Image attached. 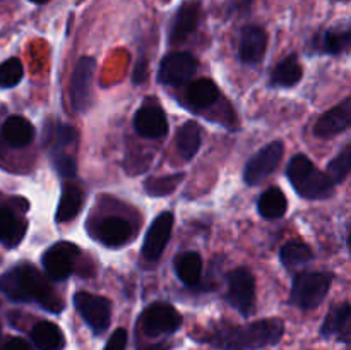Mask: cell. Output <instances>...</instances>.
Wrapping results in <instances>:
<instances>
[{
  "label": "cell",
  "instance_id": "obj_1",
  "mask_svg": "<svg viewBox=\"0 0 351 350\" xmlns=\"http://www.w3.org/2000/svg\"><path fill=\"white\" fill-rule=\"evenodd\" d=\"M283 333L285 323L278 318H269L243 326H216L202 342L218 350H261L280 342Z\"/></svg>",
  "mask_w": 351,
  "mask_h": 350
},
{
  "label": "cell",
  "instance_id": "obj_2",
  "mask_svg": "<svg viewBox=\"0 0 351 350\" xmlns=\"http://www.w3.org/2000/svg\"><path fill=\"white\" fill-rule=\"evenodd\" d=\"M0 292L14 302H38L55 314L64 307V302L55 295L50 283L29 263H21L5 271L0 277Z\"/></svg>",
  "mask_w": 351,
  "mask_h": 350
},
{
  "label": "cell",
  "instance_id": "obj_3",
  "mask_svg": "<svg viewBox=\"0 0 351 350\" xmlns=\"http://www.w3.org/2000/svg\"><path fill=\"white\" fill-rule=\"evenodd\" d=\"M287 177L295 192L304 199L319 201L335 194V182L328 174L319 170L314 161L305 154H295L287 167Z\"/></svg>",
  "mask_w": 351,
  "mask_h": 350
},
{
  "label": "cell",
  "instance_id": "obj_4",
  "mask_svg": "<svg viewBox=\"0 0 351 350\" xmlns=\"http://www.w3.org/2000/svg\"><path fill=\"white\" fill-rule=\"evenodd\" d=\"M332 275L326 271H300L293 277L290 304L304 311L321 305L331 287Z\"/></svg>",
  "mask_w": 351,
  "mask_h": 350
},
{
  "label": "cell",
  "instance_id": "obj_5",
  "mask_svg": "<svg viewBox=\"0 0 351 350\" xmlns=\"http://www.w3.org/2000/svg\"><path fill=\"white\" fill-rule=\"evenodd\" d=\"M226 302L242 316H250L256 305V278L249 268H235L226 275Z\"/></svg>",
  "mask_w": 351,
  "mask_h": 350
},
{
  "label": "cell",
  "instance_id": "obj_6",
  "mask_svg": "<svg viewBox=\"0 0 351 350\" xmlns=\"http://www.w3.org/2000/svg\"><path fill=\"white\" fill-rule=\"evenodd\" d=\"M74 305L95 335H101L108 329L112 319V304L108 299L89 292H77L74 295Z\"/></svg>",
  "mask_w": 351,
  "mask_h": 350
},
{
  "label": "cell",
  "instance_id": "obj_7",
  "mask_svg": "<svg viewBox=\"0 0 351 350\" xmlns=\"http://www.w3.org/2000/svg\"><path fill=\"white\" fill-rule=\"evenodd\" d=\"M182 326V316L173 305L165 304V302H154L141 318V328L144 335L160 336L175 333Z\"/></svg>",
  "mask_w": 351,
  "mask_h": 350
},
{
  "label": "cell",
  "instance_id": "obj_8",
  "mask_svg": "<svg viewBox=\"0 0 351 350\" xmlns=\"http://www.w3.org/2000/svg\"><path fill=\"white\" fill-rule=\"evenodd\" d=\"M285 154V144L281 141H273V143L266 144L263 150L257 151L249 161H247L245 168H243V178L249 185H257L273 174L278 168L280 161L283 160Z\"/></svg>",
  "mask_w": 351,
  "mask_h": 350
},
{
  "label": "cell",
  "instance_id": "obj_9",
  "mask_svg": "<svg viewBox=\"0 0 351 350\" xmlns=\"http://www.w3.org/2000/svg\"><path fill=\"white\" fill-rule=\"evenodd\" d=\"M96 72V60L93 57H81L72 71L71 102L75 112H86L91 105L93 79Z\"/></svg>",
  "mask_w": 351,
  "mask_h": 350
},
{
  "label": "cell",
  "instance_id": "obj_10",
  "mask_svg": "<svg viewBox=\"0 0 351 350\" xmlns=\"http://www.w3.org/2000/svg\"><path fill=\"white\" fill-rule=\"evenodd\" d=\"M197 71V60L189 51H173L161 60L158 81L167 86L185 84Z\"/></svg>",
  "mask_w": 351,
  "mask_h": 350
},
{
  "label": "cell",
  "instance_id": "obj_11",
  "mask_svg": "<svg viewBox=\"0 0 351 350\" xmlns=\"http://www.w3.org/2000/svg\"><path fill=\"white\" fill-rule=\"evenodd\" d=\"M79 247L72 242H57L45 250L43 263L45 271L48 277L55 281H62L71 277L74 270V263L79 256Z\"/></svg>",
  "mask_w": 351,
  "mask_h": 350
},
{
  "label": "cell",
  "instance_id": "obj_12",
  "mask_svg": "<svg viewBox=\"0 0 351 350\" xmlns=\"http://www.w3.org/2000/svg\"><path fill=\"white\" fill-rule=\"evenodd\" d=\"M175 216L173 213L165 211L160 216H156L153 223H151L149 230H147L146 237H144L143 244V257L146 261H158L161 257V254L165 253V247H167L168 240H170L171 230H173Z\"/></svg>",
  "mask_w": 351,
  "mask_h": 350
},
{
  "label": "cell",
  "instance_id": "obj_13",
  "mask_svg": "<svg viewBox=\"0 0 351 350\" xmlns=\"http://www.w3.org/2000/svg\"><path fill=\"white\" fill-rule=\"evenodd\" d=\"M201 9V0H184V2H182V5L178 7L177 12H175L173 19H171L170 33H168L170 43H182V41L187 40V38L197 30Z\"/></svg>",
  "mask_w": 351,
  "mask_h": 350
},
{
  "label": "cell",
  "instance_id": "obj_14",
  "mask_svg": "<svg viewBox=\"0 0 351 350\" xmlns=\"http://www.w3.org/2000/svg\"><path fill=\"white\" fill-rule=\"evenodd\" d=\"M134 127L137 134L147 139H160L168 134V120L161 105L144 103L134 117Z\"/></svg>",
  "mask_w": 351,
  "mask_h": 350
},
{
  "label": "cell",
  "instance_id": "obj_15",
  "mask_svg": "<svg viewBox=\"0 0 351 350\" xmlns=\"http://www.w3.org/2000/svg\"><path fill=\"white\" fill-rule=\"evenodd\" d=\"M351 126V100L345 98L341 103L319 117L314 126V136L321 139H329L336 134L343 132Z\"/></svg>",
  "mask_w": 351,
  "mask_h": 350
},
{
  "label": "cell",
  "instance_id": "obj_16",
  "mask_svg": "<svg viewBox=\"0 0 351 350\" xmlns=\"http://www.w3.org/2000/svg\"><path fill=\"white\" fill-rule=\"evenodd\" d=\"M267 47V34L257 24H247L240 31L239 58L243 64H257L263 60Z\"/></svg>",
  "mask_w": 351,
  "mask_h": 350
},
{
  "label": "cell",
  "instance_id": "obj_17",
  "mask_svg": "<svg viewBox=\"0 0 351 350\" xmlns=\"http://www.w3.org/2000/svg\"><path fill=\"white\" fill-rule=\"evenodd\" d=\"M351 45V30L350 26L345 27H331V30H322L312 40V48L319 54L339 55L346 51Z\"/></svg>",
  "mask_w": 351,
  "mask_h": 350
},
{
  "label": "cell",
  "instance_id": "obj_18",
  "mask_svg": "<svg viewBox=\"0 0 351 350\" xmlns=\"http://www.w3.org/2000/svg\"><path fill=\"white\" fill-rule=\"evenodd\" d=\"M27 223L14 209L0 206V244L5 247H17L26 235Z\"/></svg>",
  "mask_w": 351,
  "mask_h": 350
},
{
  "label": "cell",
  "instance_id": "obj_19",
  "mask_svg": "<svg viewBox=\"0 0 351 350\" xmlns=\"http://www.w3.org/2000/svg\"><path fill=\"white\" fill-rule=\"evenodd\" d=\"M132 235L134 229L130 222L120 218V216H108L98 226V239L106 246H123L125 242H129Z\"/></svg>",
  "mask_w": 351,
  "mask_h": 350
},
{
  "label": "cell",
  "instance_id": "obj_20",
  "mask_svg": "<svg viewBox=\"0 0 351 350\" xmlns=\"http://www.w3.org/2000/svg\"><path fill=\"white\" fill-rule=\"evenodd\" d=\"M2 137L9 146L24 148L33 143L34 127L27 119L21 115H12L3 122Z\"/></svg>",
  "mask_w": 351,
  "mask_h": 350
},
{
  "label": "cell",
  "instance_id": "obj_21",
  "mask_svg": "<svg viewBox=\"0 0 351 350\" xmlns=\"http://www.w3.org/2000/svg\"><path fill=\"white\" fill-rule=\"evenodd\" d=\"M82 205H84V191L77 184H65L55 220L58 223L71 222V220H74L79 215V211L82 209Z\"/></svg>",
  "mask_w": 351,
  "mask_h": 350
},
{
  "label": "cell",
  "instance_id": "obj_22",
  "mask_svg": "<svg viewBox=\"0 0 351 350\" xmlns=\"http://www.w3.org/2000/svg\"><path fill=\"white\" fill-rule=\"evenodd\" d=\"M302 75H304V69L298 62V57L290 55L274 67L273 74H271V86L273 88H293L300 82Z\"/></svg>",
  "mask_w": 351,
  "mask_h": 350
},
{
  "label": "cell",
  "instance_id": "obj_23",
  "mask_svg": "<svg viewBox=\"0 0 351 350\" xmlns=\"http://www.w3.org/2000/svg\"><path fill=\"white\" fill-rule=\"evenodd\" d=\"M31 340L38 350H62L64 349V335L55 323L40 321L31 329Z\"/></svg>",
  "mask_w": 351,
  "mask_h": 350
},
{
  "label": "cell",
  "instance_id": "obj_24",
  "mask_svg": "<svg viewBox=\"0 0 351 350\" xmlns=\"http://www.w3.org/2000/svg\"><path fill=\"white\" fill-rule=\"evenodd\" d=\"M175 273L178 280L187 287H194L199 283L202 275V259L197 253H182L175 259Z\"/></svg>",
  "mask_w": 351,
  "mask_h": 350
},
{
  "label": "cell",
  "instance_id": "obj_25",
  "mask_svg": "<svg viewBox=\"0 0 351 350\" xmlns=\"http://www.w3.org/2000/svg\"><path fill=\"white\" fill-rule=\"evenodd\" d=\"M257 209H259V215L266 220L281 218L287 215L288 209L287 196L280 187H269L261 194L259 201H257Z\"/></svg>",
  "mask_w": 351,
  "mask_h": 350
},
{
  "label": "cell",
  "instance_id": "obj_26",
  "mask_svg": "<svg viewBox=\"0 0 351 350\" xmlns=\"http://www.w3.org/2000/svg\"><path fill=\"white\" fill-rule=\"evenodd\" d=\"M351 307L348 302L335 305L329 309L328 316H326L324 323L321 326V335L324 338H332V336H339L341 333L348 335V321H350Z\"/></svg>",
  "mask_w": 351,
  "mask_h": 350
},
{
  "label": "cell",
  "instance_id": "obj_27",
  "mask_svg": "<svg viewBox=\"0 0 351 350\" xmlns=\"http://www.w3.org/2000/svg\"><path fill=\"white\" fill-rule=\"evenodd\" d=\"M199 148H201V127L197 122L191 120V122L184 124L177 132L178 154L185 161H191L197 154Z\"/></svg>",
  "mask_w": 351,
  "mask_h": 350
},
{
  "label": "cell",
  "instance_id": "obj_28",
  "mask_svg": "<svg viewBox=\"0 0 351 350\" xmlns=\"http://www.w3.org/2000/svg\"><path fill=\"white\" fill-rule=\"evenodd\" d=\"M219 89L211 79L201 78L191 82L187 88V102L197 108H208L218 100Z\"/></svg>",
  "mask_w": 351,
  "mask_h": 350
},
{
  "label": "cell",
  "instance_id": "obj_29",
  "mask_svg": "<svg viewBox=\"0 0 351 350\" xmlns=\"http://www.w3.org/2000/svg\"><path fill=\"white\" fill-rule=\"evenodd\" d=\"M280 259L283 266L287 268H297L304 266V264L311 263L314 259V253L311 247L302 240H288L280 250Z\"/></svg>",
  "mask_w": 351,
  "mask_h": 350
},
{
  "label": "cell",
  "instance_id": "obj_30",
  "mask_svg": "<svg viewBox=\"0 0 351 350\" xmlns=\"http://www.w3.org/2000/svg\"><path fill=\"white\" fill-rule=\"evenodd\" d=\"M184 180V174L175 175H163V177H149L144 182V189L153 198H163V196L171 194L175 189Z\"/></svg>",
  "mask_w": 351,
  "mask_h": 350
},
{
  "label": "cell",
  "instance_id": "obj_31",
  "mask_svg": "<svg viewBox=\"0 0 351 350\" xmlns=\"http://www.w3.org/2000/svg\"><path fill=\"white\" fill-rule=\"evenodd\" d=\"M351 168V146L346 144L328 165V177L331 178L335 184H341L346 180V177L350 175Z\"/></svg>",
  "mask_w": 351,
  "mask_h": 350
},
{
  "label": "cell",
  "instance_id": "obj_32",
  "mask_svg": "<svg viewBox=\"0 0 351 350\" xmlns=\"http://www.w3.org/2000/svg\"><path fill=\"white\" fill-rule=\"evenodd\" d=\"M24 75V67L19 58L12 57L0 65V88L9 89L21 82Z\"/></svg>",
  "mask_w": 351,
  "mask_h": 350
},
{
  "label": "cell",
  "instance_id": "obj_33",
  "mask_svg": "<svg viewBox=\"0 0 351 350\" xmlns=\"http://www.w3.org/2000/svg\"><path fill=\"white\" fill-rule=\"evenodd\" d=\"M77 141V130L72 126H62L58 124L57 129L53 132V143H51L50 153H58V151H65V148L72 146Z\"/></svg>",
  "mask_w": 351,
  "mask_h": 350
},
{
  "label": "cell",
  "instance_id": "obj_34",
  "mask_svg": "<svg viewBox=\"0 0 351 350\" xmlns=\"http://www.w3.org/2000/svg\"><path fill=\"white\" fill-rule=\"evenodd\" d=\"M51 163H53V168L62 175V177H74L75 170V160L74 156L67 154L65 151H58V153H50Z\"/></svg>",
  "mask_w": 351,
  "mask_h": 350
},
{
  "label": "cell",
  "instance_id": "obj_35",
  "mask_svg": "<svg viewBox=\"0 0 351 350\" xmlns=\"http://www.w3.org/2000/svg\"><path fill=\"white\" fill-rule=\"evenodd\" d=\"M127 349V331L123 328L115 329L106 342L103 350H125Z\"/></svg>",
  "mask_w": 351,
  "mask_h": 350
},
{
  "label": "cell",
  "instance_id": "obj_36",
  "mask_svg": "<svg viewBox=\"0 0 351 350\" xmlns=\"http://www.w3.org/2000/svg\"><path fill=\"white\" fill-rule=\"evenodd\" d=\"M147 78V60L146 58H139L136 62V67L132 71V82L134 84H143Z\"/></svg>",
  "mask_w": 351,
  "mask_h": 350
},
{
  "label": "cell",
  "instance_id": "obj_37",
  "mask_svg": "<svg viewBox=\"0 0 351 350\" xmlns=\"http://www.w3.org/2000/svg\"><path fill=\"white\" fill-rule=\"evenodd\" d=\"M252 2L254 0H228V3H226V12H228V16L245 12V10L250 9Z\"/></svg>",
  "mask_w": 351,
  "mask_h": 350
},
{
  "label": "cell",
  "instance_id": "obj_38",
  "mask_svg": "<svg viewBox=\"0 0 351 350\" xmlns=\"http://www.w3.org/2000/svg\"><path fill=\"white\" fill-rule=\"evenodd\" d=\"M0 350H31V347L27 345V342H24L23 338H17V336H14V338L7 340Z\"/></svg>",
  "mask_w": 351,
  "mask_h": 350
},
{
  "label": "cell",
  "instance_id": "obj_39",
  "mask_svg": "<svg viewBox=\"0 0 351 350\" xmlns=\"http://www.w3.org/2000/svg\"><path fill=\"white\" fill-rule=\"evenodd\" d=\"M29 2L38 3V5H45V3H48V2H50V0H29Z\"/></svg>",
  "mask_w": 351,
  "mask_h": 350
},
{
  "label": "cell",
  "instance_id": "obj_40",
  "mask_svg": "<svg viewBox=\"0 0 351 350\" xmlns=\"http://www.w3.org/2000/svg\"><path fill=\"white\" fill-rule=\"evenodd\" d=\"M338 2H350V0H338Z\"/></svg>",
  "mask_w": 351,
  "mask_h": 350
}]
</instances>
